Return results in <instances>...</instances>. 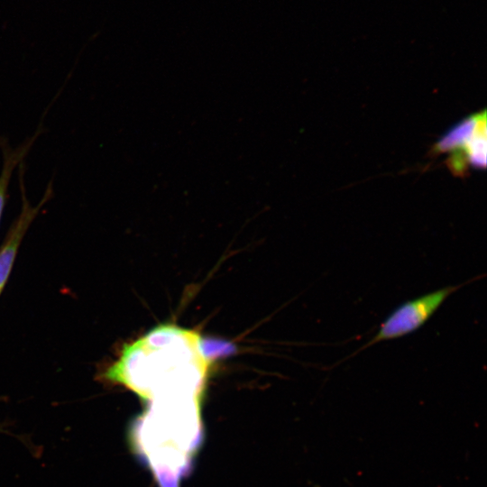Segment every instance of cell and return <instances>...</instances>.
<instances>
[{
  "mask_svg": "<svg viewBox=\"0 0 487 487\" xmlns=\"http://www.w3.org/2000/svg\"><path fill=\"white\" fill-rule=\"evenodd\" d=\"M152 400L131 429L132 445L161 487H179L202 438L199 399L170 394Z\"/></svg>",
  "mask_w": 487,
  "mask_h": 487,
  "instance_id": "cell-1",
  "label": "cell"
},
{
  "mask_svg": "<svg viewBox=\"0 0 487 487\" xmlns=\"http://www.w3.org/2000/svg\"><path fill=\"white\" fill-rule=\"evenodd\" d=\"M473 280L471 279L461 284L446 286L401 303L388 315L373 336L346 359L376 344L401 338L418 331L452 294Z\"/></svg>",
  "mask_w": 487,
  "mask_h": 487,
  "instance_id": "cell-2",
  "label": "cell"
},
{
  "mask_svg": "<svg viewBox=\"0 0 487 487\" xmlns=\"http://www.w3.org/2000/svg\"><path fill=\"white\" fill-rule=\"evenodd\" d=\"M23 166L21 167V193H22V208L18 217L12 225L5 244L0 249V292L8 278L11 271L18 246L25 234L28 227L38 215L42 205H44L51 198L52 189L51 185L48 187L44 196L41 202L32 207L29 203L24 191V185L23 181Z\"/></svg>",
  "mask_w": 487,
  "mask_h": 487,
  "instance_id": "cell-3",
  "label": "cell"
},
{
  "mask_svg": "<svg viewBox=\"0 0 487 487\" xmlns=\"http://www.w3.org/2000/svg\"><path fill=\"white\" fill-rule=\"evenodd\" d=\"M484 125H486L485 112L463 120L439 139L434 147L435 152H455Z\"/></svg>",
  "mask_w": 487,
  "mask_h": 487,
  "instance_id": "cell-4",
  "label": "cell"
},
{
  "mask_svg": "<svg viewBox=\"0 0 487 487\" xmlns=\"http://www.w3.org/2000/svg\"><path fill=\"white\" fill-rule=\"evenodd\" d=\"M34 139L35 137L32 138L17 149H5L4 151L3 167L0 171V219L7 198V190L12 174L15 167L23 162Z\"/></svg>",
  "mask_w": 487,
  "mask_h": 487,
  "instance_id": "cell-5",
  "label": "cell"
}]
</instances>
